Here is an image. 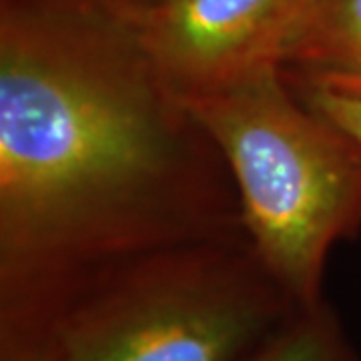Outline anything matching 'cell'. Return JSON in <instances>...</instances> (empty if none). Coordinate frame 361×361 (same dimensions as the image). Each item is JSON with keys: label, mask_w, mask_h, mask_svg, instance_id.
Returning a JSON list of instances; mask_svg holds the SVG:
<instances>
[{"label": "cell", "mask_w": 361, "mask_h": 361, "mask_svg": "<svg viewBox=\"0 0 361 361\" xmlns=\"http://www.w3.org/2000/svg\"><path fill=\"white\" fill-rule=\"evenodd\" d=\"M137 0H0V345L75 285L247 237L205 127L142 47Z\"/></svg>", "instance_id": "1"}, {"label": "cell", "mask_w": 361, "mask_h": 361, "mask_svg": "<svg viewBox=\"0 0 361 361\" xmlns=\"http://www.w3.org/2000/svg\"><path fill=\"white\" fill-rule=\"evenodd\" d=\"M297 307L247 237L165 247L85 277L0 361H243Z\"/></svg>", "instance_id": "2"}, {"label": "cell", "mask_w": 361, "mask_h": 361, "mask_svg": "<svg viewBox=\"0 0 361 361\" xmlns=\"http://www.w3.org/2000/svg\"><path fill=\"white\" fill-rule=\"evenodd\" d=\"M231 175L247 239L299 307L325 299L331 251L361 233V145L275 68L185 101Z\"/></svg>", "instance_id": "3"}, {"label": "cell", "mask_w": 361, "mask_h": 361, "mask_svg": "<svg viewBox=\"0 0 361 361\" xmlns=\"http://www.w3.org/2000/svg\"><path fill=\"white\" fill-rule=\"evenodd\" d=\"M305 0H137L142 47L191 101L283 66Z\"/></svg>", "instance_id": "4"}, {"label": "cell", "mask_w": 361, "mask_h": 361, "mask_svg": "<svg viewBox=\"0 0 361 361\" xmlns=\"http://www.w3.org/2000/svg\"><path fill=\"white\" fill-rule=\"evenodd\" d=\"M283 66L361 77V0H305Z\"/></svg>", "instance_id": "5"}, {"label": "cell", "mask_w": 361, "mask_h": 361, "mask_svg": "<svg viewBox=\"0 0 361 361\" xmlns=\"http://www.w3.org/2000/svg\"><path fill=\"white\" fill-rule=\"evenodd\" d=\"M243 361H361L334 305L322 299L297 307Z\"/></svg>", "instance_id": "6"}, {"label": "cell", "mask_w": 361, "mask_h": 361, "mask_svg": "<svg viewBox=\"0 0 361 361\" xmlns=\"http://www.w3.org/2000/svg\"><path fill=\"white\" fill-rule=\"evenodd\" d=\"M281 71L303 103L329 116L361 145V77L285 66Z\"/></svg>", "instance_id": "7"}]
</instances>
